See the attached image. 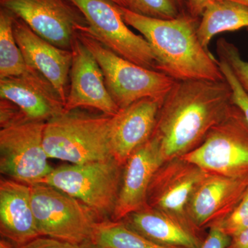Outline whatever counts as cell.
I'll return each instance as SVG.
<instances>
[{
	"label": "cell",
	"mask_w": 248,
	"mask_h": 248,
	"mask_svg": "<svg viewBox=\"0 0 248 248\" xmlns=\"http://www.w3.org/2000/svg\"><path fill=\"white\" fill-rule=\"evenodd\" d=\"M231 241V237L221 228L213 226L208 228V234L200 248H227Z\"/></svg>",
	"instance_id": "cell-28"
},
{
	"label": "cell",
	"mask_w": 248,
	"mask_h": 248,
	"mask_svg": "<svg viewBox=\"0 0 248 248\" xmlns=\"http://www.w3.org/2000/svg\"><path fill=\"white\" fill-rule=\"evenodd\" d=\"M125 8L146 17L170 19L181 14L171 0H124Z\"/></svg>",
	"instance_id": "cell-23"
},
{
	"label": "cell",
	"mask_w": 248,
	"mask_h": 248,
	"mask_svg": "<svg viewBox=\"0 0 248 248\" xmlns=\"http://www.w3.org/2000/svg\"><path fill=\"white\" fill-rule=\"evenodd\" d=\"M227 248H248V228L232 237Z\"/></svg>",
	"instance_id": "cell-30"
},
{
	"label": "cell",
	"mask_w": 248,
	"mask_h": 248,
	"mask_svg": "<svg viewBox=\"0 0 248 248\" xmlns=\"http://www.w3.org/2000/svg\"><path fill=\"white\" fill-rule=\"evenodd\" d=\"M173 4L177 6V9L180 11L181 14L187 12V0H171Z\"/></svg>",
	"instance_id": "cell-31"
},
{
	"label": "cell",
	"mask_w": 248,
	"mask_h": 248,
	"mask_svg": "<svg viewBox=\"0 0 248 248\" xmlns=\"http://www.w3.org/2000/svg\"><path fill=\"white\" fill-rule=\"evenodd\" d=\"M73 59L64 112L90 108L114 116L120 108L108 91L100 66L76 35L71 48Z\"/></svg>",
	"instance_id": "cell-12"
},
{
	"label": "cell",
	"mask_w": 248,
	"mask_h": 248,
	"mask_svg": "<svg viewBox=\"0 0 248 248\" xmlns=\"http://www.w3.org/2000/svg\"><path fill=\"white\" fill-rule=\"evenodd\" d=\"M0 97L32 120L46 122L64 112L63 102L53 86L34 84L22 78L0 79Z\"/></svg>",
	"instance_id": "cell-18"
},
{
	"label": "cell",
	"mask_w": 248,
	"mask_h": 248,
	"mask_svg": "<svg viewBox=\"0 0 248 248\" xmlns=\"http://www.w3.org/2000/svg\"><path fill=\"white\" fill-rule=\"evenodd\" d=\"M207 174L199 166L182 157L164 161L152 179L147 205L166 214L205 239L208 232L194 224L187 208L196 187Z\"/></svg>",
	"instance_id": "cell-9"
},
{
	"label": "cell",
	"mask_w": 248,
	"mask_h": 248,
	"mask_svg": "<svg viewBox=\"0 0 248 248\" xmlns=\"http://www.w3.org/2000/svg\"><path fill=\"white\" fill-rule=\"evenodd\" d=\"M210 174L248 175V122L236 104L193 151L181 156Z\"/></svg>",
	"instance_id": "cell-8"
},
{
	"label": "cell",
	"mask_w": 248,
	"mask_h": 248,
	"mask_svg": "<svg viewBox=\"0 0 248 248\" xmlns=\"http://www.w3.org/2000/svg\"><path fill=\"white\" fill-rule=\"evenodd\" d=\"M117 8L125 24L139 31L151 46L158 71L175 81L225 79L219 62L200 42L198 17L186 12L174 19H156Z\"/></svg>",
	"instance_id": "cell-2"
},
{
	"label": "cell",
	"mask_w": 248,
	"mask_h": 248,
	"mask_svg": "<svg viewBox=\"0 0 248 248\" xmlns=\"http://www.w3.org/2000/svg\"><path fill=\"white\" fill-rule=\"evenodd\" d=\"M31 205L41 236L84 246L101 221L79 200L45 184L29 185Z\"/></svg>",
	"instance_id": "cell-7"
},
{
	"label": "cell",
	"mask_w": 248,
	"mask_h": 248,
	"mask_svg": "<svg viewBox=\"0 0 248 248\" xmlns=\"http://www.w3.org/2000/svg\"><path fill=\"white\" fill-rule=\"evenodd\" d=\"M121 221L139 234L167 247L200 248L204 240L166 214L148 205Z\"/></svg>",
	"instance_id": "cell-19"
},
{
	"label": "cell",
	"mask_w": 248,
	"mask_h": 248,
	"mask_svg": "<svg viewBox=\"0 0 248 248\" xmlns=\"http://www.w3.org/2000/svg\"><path fill=\"white\" fill-rule=\"evenodd\" d=\"M164 97H148L114 116L110 136L112 157L124 166L130 155L153 135Z\"/></svg>",
	"instance_id": "cell-16"
},
{
	"label": "cell",
	"mask_w": 248,
	"mask_h": 248,
	"mask_svg": "<svg viewBox=\"0 0 248 248\" xmlns=\"http://www.w3.org/2000/svg\"><path fill=\"white\" fill-rule=\"evenodd\" d=\"M218 62L225 79L228 81L232 91L233 102L243 111L248 122V96L241 87L228 63L223 60H219Z\"/></svg>",
	"instance_id": "cell-26"
},
{
	"label": "cell",
	"mask_w": 248,
	"mask_h": 248,
	"mask_svg": "<svg viewBox=\"0 0 248 248\" xmlns=\"http://www.w3.org/2000/svg\"><path fill=\"white\" fill-rule=\"evenodd\" d=\"M89 23L86 31L108 48L125 60L157 71L151 46L124 22L117 4L109 0H72Z\"/></svg>",
	"instance_id": "cell-10"
},
{
	"label": "cell",
	"mask_w": 248,
	"mask_h": 248,
	"mask_svg": "<svg viewBox=\"0 0 248 248\" xmlns=\"http://www.w3.org/2000/svg\"><path fill=\"white\" fill-rule=\"evenodd\" d=\"M124 166L114 158L54 169L39 184L53 186L87 205L100 221L112 219Z\"/></svg>",
	"instance_id": "cell-6"
},
{
	"label": "cell",
	"mask_w": 248,
	"mask_h": 248,
	"mask_svg": "<svg viewBox=\"0 0 248 248\" xmlns=\"http://www.w3.org/2000/svg\"><path fill=\"white\" fill-rule=\"evenodd\" d=\"M114 116L93 115L76 109L50 119L44 130L47 156L71 164L113 158L110 136Z\"/></svg>",
	"instance_id": "cell-4"
},
{
	"label": "cell",
	"mask_w": 248,
	"mask_h": 248,
	"mask_svg": "<svg viewBox=\"0 0 248 248\" xmlns=\"http://www.w3.org/2000/svg\"><path fill=\"white\" fill-rule=\"evenodd\" d=\"M0 4L60 48L71 50L77 34L89 27L72 0H0Z\"/></svg>",
	"instance_id": "cell-11"
},
{
	"label": "cell",
	"mask_w": 248,
	"mask_h": 248,
	"mask_svg": "<svg viewBox=\"0 0 248 248\" xmlns=\"http://www.w3.org/2000/svg\"><path fill=\"white\" fill-rule=\"evenodd\" d=\"M248 28V7L231 0H215L204 10L197 35L205 49L217 34Z\"/></svg>",
	"instance_id": "cell-21"
},
{
	"label": "cell",
	"mask_w": 248,
	"mask_h": 248,
	"mask_svg": "<svg viewBox=\"0 0 248 248\" xmlns=\"http://www.w3.org/2000/svg\"><path fill=\"white\" fill-rule=\"evenodd\" d=\"M164 163L157 142L153 137L127 160L112 219L121 221L147 205L148 189L155 172Z\"/></svg>",
	"instance_id": "cell-15"
},
{
	"label": "cell",
	"mask_w": 248,
	"mask_h": 248,
	"mask_svg": "<svg viewBox=\"0 0 248 248\" xmlns=\"http://www.w3.org/2000/svg\"><path fill=\"white\" fill-rule=\"evenodd\" d=\"M109 1L113 3V4H117V6L125 8V3L124 0H109Z\"/></svg>",
	"instance_id": "cell-32"
},
{
	"label": "cell",
	"mask_w": 248,
	"mask_h": 248,
	"mask_svg": "<svg viewBox=\"0 0 248 248\" xmlns=\"http://www.w3.org/2000/svg\"><path fill=\"white\" fill-rule=\"evenodd\" d=\"M231 1H236V2L245 5V6H248V0H231Z\"/></svg>",
	"instance_id": "cell-33"
},
{
	"label": "cell",
	"mask_w": 248,
	"mask_h": 248,
	"mask_svg": "<svg viewBox=\"0 0 248 248\" xmlns=\"http://www.w3.org/2000/svg\"><path fill=\"white\" fill-rule=\"evenodd\" d=\"M14 32L26 61L48 80L64 106L69 90L71 50L50 43L17 17L14 21Z\"/></svg>",
	"instance_id": "cell-14"
},
{
	"label": "cell",
	"mask_w": 248,
	"mask_h": 248,
	"mask_svg": "<svg viewBox=\"0 0 248 248\" xmlns=\"http://www.w3.org/2000/svg\"><path fill=\"white\" fill-rule=\"evenodd\" d=\"M215 0H187V11L195 17H200L205 8Z\"/></svg>",
	"instance_id": "cell-29"
},
{
	"label": "cell",
	"mask_w": 248,
	"mask_h": 248,
	"mask_svg": "<svg viewBox=\"0 0 248 248\" xmlns=\"http://www.w3.org/2000/svg\"><path fill=\"white\" fill-rule=\"evenodd\" d=\"M45 122L31 120L9 101L0 100V172L17 182L39 184L53 168L43 145Z\"/></svg>",
	"instance_id": "cell-3"
},
{
	"label": "cell",
	"mask_w": 248,
	"mask_h": 248,
	"mask_svg": "<svg viewBox=\"0 0 248 248\" xmlns=\"http://www.w3.org/2000/svg\"><path fill=\"white\" fill-rule=\"evenodd\" d=\"M84 248H174L156 244L128 228L122 221L97 222Z\"/></svg>",
	"instance_id": "cell-22"
},
{
	"label": "cell",
	"mask_w": 248,
	"mask_h": 248,
	"mask_svg": "<svg viewBox=\"0 0 248 248\" xmlns=\"http://www.w3.org/2000/svg\"><path fill=\"white\" fill-rule=\"evenodd\" d=\"M0 233L1 239L15 246L26 244L41 236L31 205L29 185L1 178Z\"/></svg>",
	"instance_id": "cell-17"
},
{
	"label": "cell",
	"mask_w": 248,
	"mask_h": 248,
	"mask_svg": "<svg viewBox=\"0 0 248 248\" xmlns=\"http://www.w3.org/2000/svg\"><path fill=\"white\" fill-rule=\"evenodd\" d=\"M248 193V175L231 177L208 173L191 196V221L205 231L230 215Z\"/></svg>",
	"instance_id": "cell-13"
},
{
	"label": "cell",
	"mask_w": 248,
	"mask_h": 248,
	"mask_svg": "<svg viewBox=\"0 0 248 248\" xmlns=\"http://www.w3.org/2000/svg\"><path fill=\"white\" fill-rule=\"evenodd\" d=\"M213 226L221 228L231 238L248 228V193L230 215Z\"/></svg>",
	"instance_id": "cell-25"
},
{
	"label": "cell",
	"mask_w": 248,
	"mask_h": 248,
	"mask_svg": "<svg viewBox=\"0 0 248 248\" xmlns=\"http://www.w3.org/2000/svg\"><path fill=\"white\" fill-rule=\"evenodd\" d=\"M234 105L226 79L176 81L164 98L151 136L163 161L197 148Z\"/></svg>",
	"instance_id": "cell-1"
},
{
	"label": "cell",
	"mask_w": 248,
	"mask_h": 248,
	"mask_svg": "<svg viewBox=\"0 0 248 248\" xmlns=\"http://www.w3.org/2000/svg\"><path fill=\"white\" fill-rule=\"evenodd\" d=\"M16 16L9 10L0 9V79L22 78L35 84H50L45 77L30 66L18 46L14 32Z\"/></svg>",
	"instance_id": "cell-20"
},
{
	"label": "cell",
	"mask_w": 248,
	"mask_h": 248,
	"mask_svg": "<svg viewBox=\"0 0 248 248\" xmlns=\"http://www.w3.org/2000/svg\"><path fill=\"white\" fill-rule=\"evenodd\" d=\"M217 53L228 63L241 87L248 96V61L244 60L237 47L224 38L217 41Z\"/></svg>",
	"instance_id": "cell-24"
},
{
	"label": "cell",
	"mask_w": 248,
	"mask_h": 248,
	"mask_svg": "<svg viewBox=\"0 0 248 248\" xmlns=\"http://www.w3.org/2000/svg\"><path fill=\"white\" fill-rule=\"evenodd\" d=\"M0 248H84L80 245L72 244L67 241H62L48 236H40L31 240L26 244L20 246L3 241L0 244Z\"/></svg>",
	"instance_id": "cell-27"
},
{
	"label": "cell",
	"mask_w": 248,
	"mask_h": 248,
	"mask_svg": "<svg viewBox=\"0 0 248 248\" xmlns=\"http://www.w3.org/2000/svg\"><path fill=\"white\" fill-rule=\"evenodd\" d=\"M77 35L100 66L108 91L120 109L144 98L164 97L175 83L164 73L122 58L86 30Z\"/></svg>",
	"instance_id": "cell-5"
}]
</instances>
